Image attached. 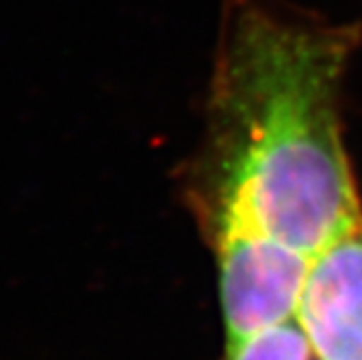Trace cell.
<instances>
[{"instance_id": "2", "label": "cell", "mask_w": 362, "mask_h": 360, "mask_svg": "<svg viewBox=\"0 0 362 360\" xmlns=\"http://www.w3.org/2000/svg\"><path fill=\"white\" fill-rule=\"evenodd\" d=\"M228 345L293 321L313 258L267 235L217 226Z\"/></svg>"}, {"instance_id": "3", "label": "cell", "mask_w": 362, "mask_h": 360, "mask_svg": "<svg viewBox=\"0 0 362 360\" xmlns=\"http://www.w3.org/2000/svg\"><path fill=\"white\" fill-rule=\"evenodd\" d=\"M295 319L317 360H362V221L313 258Z\"/></svg>"}, {"instance_id": "1", "label": "cell", "mask_w": 362, "mask_h": 360, "mask_svg": "<svg viewBox=\"0 0 362 360\" xmlns=\"http://www.w3.org/2000/svg\"><path fill=\"white\" fill-rule=\"evenodd\" d=\"M360 33L272 0H223L206 103L215 226L310 258L362 221L341 93Z\"/></svg>"}, {"instance_id": "4", "label": "cell", "mask_w": 362, "mask_h": 360, "mask_svg": "<svg viewBox=\"0 0 362 360\" xmlns=\"http://www.w3.org/2000/svg\"><path fill=\"white\" fill-rule=\"evenodd\" d=\"M228 360H317L298 319L228 345Z\"/></svg>"}]
</instances>
